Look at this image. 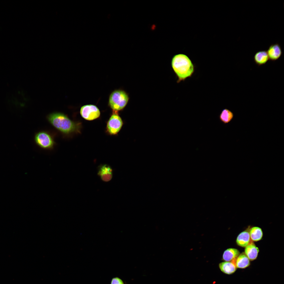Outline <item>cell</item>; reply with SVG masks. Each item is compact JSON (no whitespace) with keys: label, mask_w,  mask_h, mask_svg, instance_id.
<instances>
[{"label":"cell","mask_w":284,"mask_h":284,"mask_svg":"<svg viewBox=\"0 0 284 284\" xmlns=\"http://www.w3.org/2000/svg\"><path fill=\"white\" fill-rule=\"evenodd\" d=\"M47 118L53 127L64 134L69 135L79 131L80 124L72 121L63 113L53 112L49 114Z\"/></svg>","instance_id":"1"},{"label":"cell","mask_w":284,"mask_h":284,"mask_svg":"<svg viewBox=\"0 0 284 284\" xmlns=\"http://www.w3.org/2000/svg\"><path fill=\"white\" fill-rule=\"evenodd\" d=\"M171 65L178 78V83L191 77L194 72L195 67L191 60L183 54L174 55L171 60Z\"/></svg>","instance_id":"2"},{"label":"cell","mask_w":284,"mask_h":284,"mask_svg":"<svg viewBox=\"0 0 284 284\" xmlns=\"http://www.w3.org/2000/svg\"><path fill=\"white\" fill-rule=\"evenodd\" d=\"M129 99L128 94L125 91L116 90L113 91L110 95L109 105L113 110L118 111L122 110L125 107Z\"/></svg>","instance_id":"3"},{"label":"cell","mask_w":284,"mask_h":284,"mask_svg":"<svg viewBox=\"0 0 284 284\" xmlns=\"http://www.w3.org/2000/svg\"><path fill=\"white\" fill-rule=\"evenodd\" d=\"M34 139L36 144L40 148L45 149H53L55 143L52 135L46 131H41L37 133Z\"/></svg>","instance_id":"4"},{"label":"cell","mask_w":284,"mask_h":284,"mask_svg":"<svg viewBox=\"0 0 284 284\" xmlns=\"http://www.w3.org/2000/svg\"><path fill=\"white\" fill-rule=\"evenodd\" d=\"M123 124V120L119 115L118 111L113 110L112 114L107 124L108 132L110 135L117 134L120 130Z\"/></svg>","instance_id":"5"},{"label":"cell","mask_w":284,"mask_h":284,"mask_svg":"<svg viewBox=\"0 0 284 284\" xmlns=\"http://www.w3.org/2000/svg\"><path fill=\"white\" fill-rule=\"evenodd\" d=\"M80 113L82 118L88 120H92L98 118L100 112L95 105L89 104L82 106L80 110Z\"/></svg>","instance_id":"6"},{"label":"cell","mask_w":284,"mask_h":284,"mask_svg":"<svg viewBox=\"0 0 284 284\" xmlns=\"http://www.w3.org/2000/svg\"><path fill=\"white\" fill-rule=\"evenodd\" d=\"M98 175L103 181L108 182L112 179L113 170L109 165L101 164L98 166Z\"/></svg>","instance_id":"7"},{"label":"cell","mask_w":284,"mask_h":284,"mask_svg":"<svg viewBox=\"0 0 284 284\" xmlns=\"http://www.w3.org/2000/svg\"><path fill=\"white\" fill-rule=\"evenodd\" d=\"M266 51L269 59L272 61L278 60L282 54L281 46L278 43L271 45Z\"/></svg>","instance_id":"8"},{"label":"cell","mask_w":284,"mask_h":284,"mask_svg":"<svg viewBox=\"0 0 284 284\" xmlns=\"http://www.w3.org/2000/svg\"><path fill=\"white\" fill-rule=\"evenodd\" d=\"M236 259L231 261H224L219 264V267L221 271L225 274L230 275L234 273L237 268L235 264Z\"/></svg>","instance_id":"9"},{"label":"cell","mask_w":284,"mask_h":284,"mask_svg":"<svg viewBox=\"0 0 284 284\" xmlns=\"http://www.w3.org/2000/svg\"><path fill=\"white\" fill-rule=\"evenodd\" d=\"M259 252L258 248L252 241L245 247L244 253L250 261H253L256 259Z\"/></svg>","instance_id":"10"},{"label":"cell","mask_w":284,"mask_h":284,"mask_svg":"<svg viewBox=\"0 0 284 284\" xmlns=\"http://www.w3.org/2000/svg\"><path fill=\"white\" fill-rule=\"evenodd\" d=\"M251 240L249 232L245 230L241 232L239 235L236 241L238 246L245 247L252 242Z\"/></svg>","instance_id":"11"},{"label":"cell","mask_w":284,"mask_h":284,"mask_svg":"<svg viewBox=\"0 0 284 284\" xmlns=\"http://www.w3.org/2000/svg\"><path fill=\"white\" fill-rule=\"evenodd\" d=\"M255 64L258 66H261L265 64L269 59L266 51L262 50L256 52L253 57Z\"/></svg>","instance_id":"12"},{"label":"cell","mask_w":284,"mask_h":284,"mask_svg":"<svg viewBox=\"0 0 284 284\" xmlns=\"http://www.w3.org/2000/svg\"><path fill=\"white\" fill-rule=\"evenodd\" d=\"M240 254V251L236 248H229L224 252L222 259L225 261H231L236 259Z\"/></svg>","instance_id":"13"},{"label":"cell","mask_w":284,"mask_h":284,"mask_svg":"<svg viewBox=\"0 0 284 284\" xmlns=\"http://www.w3.org/2000/svg\"><path fill=\"white\" fill-rule=\"evenodd\" d=\"M250 261L244 252H243L240 254L236 259V265L237 268H245L250 265Z\"/></svg>","instance_id":"14"},{"label":"cell","mask_w":284,"mask_h":284,"mask_svg":"<svg viewBox=\"0 0 284 284\" xmlns=\"http://www.w3.org/2000/svg\"><path fill=\"white\" fill-rule=\"evenodd\" d=\"M234 116V114L232 111L227 109L225 108L222 110L219 117L221 122L226 124L232 121Z\"/></svg>","instance_id":"15"},{"label":"cell","mask_w":284,"mask_h":284,"mask_svg":"<svg viewBox=\"0 0 284 284\" xmlns=\"http://www.w3.org/2000/svg\"><path fill=\"white\" fill-rule=\"evenodd\" d=\"M249 233L251 240L254 241L260 240L263 236L262 229L258 227H254L251 228Z\"/></svg>","instance_id":"16"},{"label":"cell","mask_w":284,"mask_h":284,"mask_svg":"<svg viewBox=\"0 0 284 284\" xmlns=\"http://www.w3.org/2000/svg\"><path fill=\"white\" fill-rule=\"evenodd\" d=\"M110 284H124L122 280L120 278L116 277L111 280Z\"/></svg>","instance_id":"17"}]
</instances>
